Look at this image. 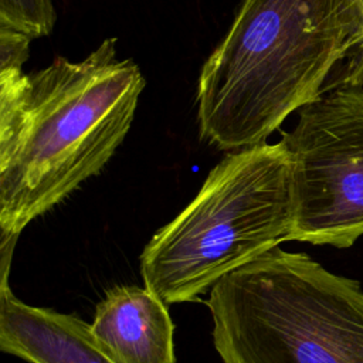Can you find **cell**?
I'll return each mask as SVG.
<instances>
[{
  "label": "cell",
  "mask_w": 363,
  "mask_h": 363,
  "mask_svg": "<svg viewBox=\"0 0 363 363\" xmlns=\"http://www.w3.org/2000/svg\"><path fill=\"white\" fill-rule=\"evenodd\" d=\"M57 13L51 0H0V26L30 40L51 34Z\"/></svg>",
  "instance_id": "ba28073f"
},
{
  "label": "cell",
  "mask_w": 363,
  "mask_h": 363,
  "mask_svg": "<svg viewBox=\"0 0 363 363\" xmlns=\"http://www.w3.org/2000/svg\"><path fill=\"white\" fill-rule=\"evenodd\" d=\"M294 221L288 240L336 248L363 237V86L333 84L284 133Z\"/></svg>",
  "instance_id": "5b68a950"
},
{
  "label": "cell",
  "mask_w": 363,
  "mask_h": 363,
  "mask_svg": "<svg viewBox=\"0 0 363 363\" xmlns=\"http://www.w3.org/2000/svg\"><path fill=\"white\" fill-rule=\"evenodd\" d=\"M91 330L113 363H176L167 303L146 286L109 289L95 308Z\"/></svg>",
  "instance_id": "8992f818"
},
{
  "label": "cell",
  "mask_w": 363,
  "mask_h": 363,
  "mask_svg": "<svg viewBox=\"0 0 363 363\" xmlns=\"http://www.w3.org/2000/svg\"><path fill=\"white\" fill-rule=\"evenodd\" d=\"M116 38L72 62L0 71V228L16 238L96 176L128 135L145 78Z\"/></svg>",
  "instance_id": "6da1fadb"
},
{
  "label": "cell",
  "mask_w": 363,
  "mask_h": 363,
  "mask_svg": "<svg viewBox=\"0 0 363 363\" xmlns=\"http://www.w3.org/2000/svg\"><path fill=\"white\" fill-rule=\"evenodd\" d=\"M292 221L291 157L282 140L234 150L145 245L139 259L143 284L167 305L196 301L286 241Z\"/></svg>",
  "instance_id": "3957f363"
},
{
  "label": "cell",
  "mask_w": 363,
  "mask_h": 363,
  "mask_svg": "<svg viewBox=\"0 0 363 363\" xmlns=\"http://www.w3.org/2000/svg\"><path fill=\"white\" fill-rule=\"evenodd\" d=\"M30 41L27 35L0 26V71H23Z\"/></svg>",
  "instance_id": "30bf717a"
},
{
  "label": "cell",
  "mask_w": 363,
  "mask_h": 363,
  "mask_svg": "<svg viewBox=\"0 0 363 363\" xmlns=\"http://www.w3.org/2000/svg\"><path fill=\"white\" fill-rule=\"evenodd\" d=\"M0 350L28 363H113L96 343L89 323L21 302L6 277L0 291Z\"/></svg>",
  "instance_id": "52a82bcc"
},
{
  "label": "cell",
  "mask_w": 363,
  "mask_h": 363,
  "mask_svg": "<svg viewBox=\"0 0 363 363\" xmlns=\"http://www.w3.org/2000/svg\"><path fill=\"white\" fill-rule=\"evenodd\" d=\"M350 40L347 0H242L199 77L200 136L228 152L264 143L323 92Z\"/></svg>",
  "instance_id": "7a4b0ae2"
},
{
  "label": "cell",
  "mask_w": 363,
  "mask_h": 363,
  "mask_svg": "<svg viewBox=\"0 0 363 363\" xmlns=\"http://www.w3.org/2000/svg\"><path fill=\"white\" fill-rule=\"evenodd\" d=\"M352 18V40L349 61L339 84L363 86V0H347Z\"/></svg>",
  "instance_id": "9c48e42d"
},
{
  "label": "cell",
  "mask_w": 363,
  "mask_h": 363,
  "mask_svg": "<svg viewBox=\"0 0 363 363\" xmlns=\"http://www.w3.org/2000/svg\"><path fill=\"white\" fill-rule=\"evenodd\" d=\"M207 306L223 363H363V291L278 245L221 278Z\"/></svg>",
  "instance_id": "277c9868"
}]
</instances>
